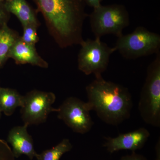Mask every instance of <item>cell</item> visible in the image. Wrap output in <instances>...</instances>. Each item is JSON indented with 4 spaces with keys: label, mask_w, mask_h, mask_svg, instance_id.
Returning a JSON list of instances; mask_svg holds the SVG:
<instances>
[{
    "label": "cell",
    "mask_w": 160,
    "mask_h": 160,
    "mask_svg": "<svg viewBox=\"0 0 160 160\" xmlns=\"http://www.w3.org/2000/svg\"><path fill=\"white\" fill-rule=\"evenodd\" d=\"M120 160H148L142 155L137 154L135 152H132L131 154L122 157Z\"/></svg>",
    "instance_id": "d6986e66"
},
{
    "label": "cell",
    "mask_w": 160,
    "mask_h": 160,
    "mask_svg": "<svg viewBox=\"0 0 160 160\" xmlns=\"http://www.w3.org/2000/svg\"><path fill=\"white\" fill-rule=\"evenodd\" d=\"M2 112H1V111H0V118H1V117H2Z\"/></svg>",
    "instance_id": "7402d4cb"
},
{
    "label": "cell",
    "mask_w": 160,
    "mask_h": 160,
    "mask_svg": "<svg viewBox=\"0 0 160 160\" xmlns=\"http://www.w3.org/2000/svg\"><path fill=\"white\" fill-rule=\"evenodd\" d=\"M12 59L18 65L29 64L42 68H48L49 64L38 53L35 45L25 42L21 36L12 46L9 58Z\"/></svg>",
    "instance_id": "8fae6325"
},
{
    "label": "cell",
    "mask_w": 160,
    "mask_h": 160,
    "mask_svg": "<svg viewBox=\"0 0 160 160\" xmlns=\"http://www.w3.org/2000/svg\"><path fill=\"white\" fill-rule=\"evenodd\" d=\"M150 136V133L145 128L119 135L116 138H106L104 147L110 153L122 150L135 152L142 149Z\"/></svg>",
    "instance_id": "9c48e42d"
},
{
    "label": "cell",
    "mask_w": 160,
    "mask_h": 160,
    "mask_svg": "<svg viewBox=\"0 0 160 160\" xmlns=\"http://www.w3.org/2000/svg\"><path fill=\"white\" fill-rule=\"evenodd\" d=\"M86 5H87L93 9L98 8L101 6L103 0H83Z\"/></svg>",
    "instance_id": "ffe728a7"
},
{
    "label": "cell",
    "mask_w": 160,
    "mask_h": 160,
    "mask_svg": "<svg viewBox=\"0 0 160 160\" xmlns=\"http://www.w3.org/2000/svg\"><path fill=\"white\" fill-rule=\"evenodd\" d=\"M20 37L16 31L7 26L0 27V68L9 58V54L12 46Z\"/></svg>",
    "instance_id": "5bb4252c"
},
{
    "label": "cell",
    "mask_w": 160,
    "mask_h": 160,
    "mask_svg": "<svg viewBox=\"0 0 160 160\" xmlns=\"http://www.w3.org/2000/svg\"><path fill=\"white\" fill-rule=\"evenodd\" d=\"M42 13L49 34L60 48L82 42L83 25L88 15L83 0H32Z\"/></svg>",
    "instance_id": "6da1fadb"
},
{
    "label": "cell",
    "mask_w": 160,
    "mask_h": 160,
    "mask_svg": "<svg viewBox=\"0 0 160 160\" xmlns=\"http://www.w3.org/2000/svg\"></svg>",
    "instance_id": "603a6c76"
},
{
    "label": "cell",
    "mask_w": 160,
    "mask_h": 160,
    "mask_svg": "<svg viewBox=\"0 0 160 160\" xmlns=\"http://www.w3.org/2000/svg\"><path fill=\"white\" fill-rule=\"evenodd\" d=\"M0 160H15L7 142L0 138Z\"/></svg>",
    "instance_id": "e0dca14e"
},
{
    "label": "cell",
    "mask_w": 160,
    "mask_h": 160,
    "mask_svg": "<svg viewBox=\"0 0 160 160\" xmlns=\"http://www.w3.org/2000/svg\"><path fill=\"white\" fill-rule=\"evenodd\" d=\"M5 1L6 2V1H9V0H0V2H2V1Z\"/></svg>",
    "instance_id": "44dd1931"
},
{
    "label": "cell",
    "mask_w": 160,
    "mask_h": 160,
    "mask_svg": "<svg viewBox=\"0 0 160 160\" xmlns=\"http://www.w3.org/2000/svg\"><path fill=\"white\" fill-rule=\"evenodd\" d=\"M78 55V68L86 75H102L108 67L111 55L116 51L114 47H109L101 38L88 39L81 44Z\"/></svg>",
    "instance_id": "8992f818"
},
{
    "label": "cell",
    "mask_w": 160,
    "mask_h": 160,
    "mask_svg": "<svg viewBox=\"0 0 160 160\" xmlns=\"http://www.w3.org/2000/svg\"><path fill=\"white\" fill-rule=\"evenodd\" d=\"M24 100V96L16 89L0 87V111L7 116L13 114L18 107H22Z\"/></svg>",
    "instance_id": "4fadbf2b"
},
{
    "label": "cell",
    "mask_w": 160,
    "mask_h": 160,
    "mask_svg": "<svg viewBox=\"0 0 160 160\" xmlns=\"http://www.w3.org/2000/svg\"><path fill=\"white\" fill-rule=\"evenodd\" d=\"M89 106L78 98H67L58 108V118L72 131L85 134L91 130L93 122Z\"/></svg>",
    "instance_id": "ba28073f"
},
{
    "label": "cell",
    "mask_w": 160,
    "mask_h": 160,
    "mask_svg": "<svg viewBox=\"0 0 160 160\" xmlns=\"http://www.w3.org/2000/svg\"><path fill=\"white\" fill-rule=\"evenodd\" d=\"M114 48L129 59L156 54L160 52V36L140 26L131 33L118 37Z\"/></svg>",
    "instance_id": "5b68a950"
},
{
    "label": "cell",
    "mask_w": 160,
    "mask_h": 160,
    "mask_svg": "<svg viewBox=\"0 0 160 160\" xmlns=\"http://www.w3.org/2000/svg\"><path fill=\"white\" fill-rule=\"evenodd\" d=\"M89 17L92 31L95 38H99L107 34L121 36L130 23L129 12L120 4L101 5L93 9Z\"/></svg>",
    "instance_id": "277c9868"
},
{
    "label": "cell",
    "mask_w": 160,
    "mask_h": 160,
    "mask_svg": "<svg viewBox=\"0 0 160 160\" xmlns=\"http://www.w3.org/2000/svg\"><path fill=\"white\" fill-rule=\"evenodd\" d=\"M86 89L89 109L104 122L118 126L130 117L132 100L126 87L100 75L95 77Z\"/></svg>",
    "instance_id": "7a4b0ae2"
},
{
    "label": "cell",
    "mask_w": 160,
    "mask_h": 160,
    "mask_svg": "<svg viewBox=\"0 0 160 160\" xmlns=\"http://www.w3.org/2000/svg\"><path fill=\"white\" fill-rule=\"evenodd\" d=\"M10 16V13L7 11L5 4L0 2V27L3 25L7 24Z\"/></svg>",
    "instance_id": "ac0fdd59"
},
{
    "label": "cell",
    "mask_w": 160,
    "mask_h": 160,
    "mask_svg": "<svg viewBox=\"0 0 160 160\" xmlns=\"http://www.w3.org/2000/svg\"><path fill=\"white\" fill-rule=\"evenodd\" d=\"M22 36L21 39L25 42L35 45L38 42L39 38L37 33L38 27L33 26H27L23 27Z\"/></svg>",
    "instance_id": "2e32d148"
},
{
    "label": "cell",
    "mask_w": 160,
    "mask_h": 160,
    "mask_svg": "<svg viewBox=\"0 0 160 160\" xmlns=\"http://www.w3.org/2000/svg\"><path fill=\"white\" fill-rule=\"evenodd\" d=\"M56 96L52 92L34 90L24 96V103L21 107V117L24 124L29 126L45 122L49 113L57 112L52 107Z\"/></svg>",
    "instance_id": "52a82bcc"
},
{
    "label": "cell",
    "mask_w": 160,
    "mask_h": 160,
    "mask_svg": "<svg viewBox=\"0 0 160 160\" xmlns=\"http://www.w3.org/2000/svg\"><path fill=\"white\" fill-rule=\"evenodd\" d=\"M72 146L68 139H64L56 146L37 154L38 160H60L63 155L70 151Z\"/></svg>",
    "instance_id": "9a60e30c"
},
{
    "label": "cell",
    "mask_w": 160,
    "mask_h": 160,
    "mask_svg": "<svg viewBox=\"0 0 160 160\" xmlns=\"http://www.w3.org/2000/svg\"><path fill=\"white\" fill-rule=\"evenodd\" d=\"M144 122L154 127L160 126V52L148 66L138 103Z\"/></svg>",
    "instance_id": "3957f363"
},
{
    "label": "cell",
    "mask_w": 160,
    "mask_h": 160,
    "mask_svg": "<svg viewBox=\"0 0 160 160\" xmlns=\"http://www.w3.org/2000/svg\"><path fill=\"white\" fill-rule=\"evenodd\" d=\"M28 126L26 124L15 126L8 133L7 142L12 146V151L15 158H17L25 155L32 160L37 154L35 150L33 140L27 131Z\"/></svg>",
    "instance_id": "30bf717a"
},
{
    "label": "cell",
    "mask_w": 160,
    "mask_h": 160,
    "mask_svg": "<svg viewBox=\"0 0 160 160\" xmlns=\"http://www.w3.org/2000/svg\"><path fill=\"white\" fill-rule=\"evenodd\" d=\"M4 4L7 11L18 18L22 27L33 26L38 28L40 26L36 11L26 0H9Z\"/></svg>",
    "instance_id": "7c38bea8"
}]
</instances>
